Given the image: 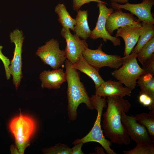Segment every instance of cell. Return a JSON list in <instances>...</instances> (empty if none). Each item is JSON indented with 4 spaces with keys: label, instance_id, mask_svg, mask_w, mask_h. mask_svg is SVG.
Instances as JSON below:
<instances>
[{
    "label": "cell",
    "instance_id": "1",
    "mask_svg": "<svg viewBox=\"0 0 154 154\" xmlns=\"http://www.w3.org/2000/svg\"><path fill=\"white\" fill-rule=\"evenodd\" d=\"M107 108L102 116V125L105 137L112 143L119 145H128L130 139L121 119L122 112L127 113L131 105L123 97H107Z\"/></svg>",
    "mask_w": 154,
    "mask_h": 154
},
{
    "label": "cell",
    "instance_id": "2",
    "mask_svg": "<svg viewBox=\"0 0 154 154\" xmlns=\"http://www.w3.org/2000/svg\"><path fill=\"white\" fill-rule=\"evenodd\" d=\"M66 81L67 83V111L69 119L74 121L77 118V110L81 103H84L87 109H94L90 98L84 85L80 81V73L72 66V63L66 59L65 62Z\"/></svg>",
    "mask_w": 154,
    "mask_h": 154
},
{
    "label": "cell",
    "instance_id": "3",
    "mask_svg": "<svg viewBox=\"0 0 154 154\" xmlns=\"http://www.w3.org/2000/svg\"><path fill=\"white\" fill-rule=\"evenodd\" d=\"M94 108L97 111V116L94 125L89 133L81 139L75 140L72 143L74 145L79 143L83 144L95 142L100 144L108 154H116L111 148L112 143L107 139L104 135L101 128V120L103 109L107 106L106 97L96 95H92L90 98Z\"/></svg>",
    "mask_w": 154,
    "mask_h": 154
},
{
    "label": "cell",
    "instance_id": "4",
    "mask_svg": "<svg viewBox=\"0 0 154 154\" xmlns=\"http://www.w3.org/2000/svg\"><path fill=\"white\" fill-rule=\"evenodd\" d=\"M36 127V123L33 118L21 113L10 121L9 128L21 154H24L25 149L30 145V139L35 133Z\"/></svg>",
    "mask_w": 154,
    "mask_h": 154
},
{
    "label": "cell",
    "instance_id": "5",
    "mask_svg": "<svg viewBox=\"0 0 154 154\" xmlns=\"http://www.w3.org/2000/svg\"><path fill=\"white\" fill-rule=\"evenodd\" d=\"M137 54L131 52L122 58L120 67L113 71L111 75L132 91L135 88L138 79L145 72L139 64Z\"/></svg>",
    "mask_w": 154,
    "mask_h": 154
},
{
    "label": "cell",
    "instance_id": "6",
    "mask_svg": "<svg viewBox=\"0 0 154 154\" xmlns=\"http://www.w3.org/2000/svg\"><path fill=\"white\" fill-rule=\"evenodd\" d=\"M22 31L18 29L11 32L10 39L11 43L15 44L13 57L10 61L9 72L12 76L13 84L17 90L20 86L23 78L22 72V48L24 39Z\"/></svg>",
    "mask_w": 154,
    "mask_h": 154
},
{
    "label": "cell",
    "instance_id": "7",
    "mask_svg": "<svg viewBox=\"0 0 154 154\" xmlns=\"http://www.w3.org/2000/svg\"><path fill=\"white\" fill-rule=\"evenodd\" d=\"M35 53L44 64L53 69L60 68L66 59L64 50L60 49L58 42L53 38L39 47Z\"/></svg>",
    "mask_w": 154,
    "mask_h": 154
},
{
    "label": "cell",
    "instance_id": "8",
    "mask_svg": "<svg viewBox=\"0 0 154 154\" xmlns=\"http://www.w3.org/2000/svg\"><path fill=\"white\" fill-rule=\"evenodd\" d=\"M101 44L96 49L87 47L82 52V55L85 59L90 64L99 70L105 67L116 69L121 65L122 58L117 55L108 54L102 50Z\"/></svg>",
    "mask_w": 154,
    "mask_h": 154
},
{
    "label": "cell",
    "instance_id": "9",
    "mask_svg": "<svg viewBox=\"0 0 154 154\" xmlns=\"http://www.w3.org/2000/svg\"><path fill=\"white\" fill-rule=\"evenodd\" d=\"M107 3H98L97 7L99 10V15L96 25L92 31H91L90 38L93 40L102 38L105 42L110 41L115 46L121 45L119 38L112 36L107 31L106 24L107 20L109 15L114 11V9L108 8L106 5Z\"/></svg>",
    "mask_w": 154,
    "mask_h": 154
},
{
    "label": "cell",
    "instance_id": "10",
    "mask_svg": "<svg viewBox=\"0 0 154 154\" xmlns=\"http://www.w3.org/2000/svg\"><path fill=\"white\" fill-rule=\"evenodd\" d=\"M126 113L122 112L121 121L130 139L135 142L136 144L154 143V139L152 138L146 128L137 122L134 116H129Z\"/></svg>",
    "mask_w": 154,
    "mask_h": 154
},
{
    "label": "cell",
    "instance_id": "11",
    "mask_svg": "<svg viewBox=\"0 0 154 154\" xmlns=\"http://www.w3.org/2000/svg\"><path fill=\"white\" fill-rule=\"evenodd\" d=\"M111 5L114 9H123L129 11L136 16L140 21L154 24V19L151 12V9L154 5V0H143L141 3L135 4L128 2L120 4L111 2Z\"/></svg>",
    "mask_w": 154,
    "mask_h": 154
},
{
    "label": "cell",
    "instance_id": "12",
    "mask_svg": "<svg viewBox=\"0 0 154 154\" xmlns=\"http://www.w3.org/2000/svg\"><path fill=\"white\" fill-rule=\"evenodd\" d=\"M61 34L65 38L66 45L64 50L66 59L72 64L75 63L83 51L88 46L86 40L71 33L70 29L62 28Z\"/></svg>",
    "mask_w": 154,
    "mask_h": 154
},
{
    "label": "cell",
    "instance_id": "13",
    "mask_svg": "<svg viewBox=\"0 0 154 154\" xmlns=\"http://www.w3.org/2000/svg\"><path fill=\"white\" fill-rule=\"evenodd\" d=\"M115 10L108 17L106 24V31L111 35L115 30L126 26L141 27V23L131 13L124 12L121 9Z\"/></svg>",
    "mask_w": 154,
    "mask_h": 154
},
{
    "label": "cell",
    "instance_id": "14",
    "mask_svg": "<svg viewBox=\"0 0 154 154\" xmlns=\"http://www.w3.org/2000/svg\"><path fill=\"white\" fill-rule=\"evenodd\" d=\"M95 88L96 95L105 97L130 96L132 92L128 88L123 86L119 81L111 80L104 81Z\"/></svg>",
    "mask_w": 154,
    "mask_h": 154
},
{
    "label": "cell",
    "instance_id": "15",
    "mask_svg": "<svg viewBox=\"0 0 154 154\" xmlns=\"http://www.w3.org/2000/svg\"><path fill=\"white\" fill-rule=\"evenodd\" d=\"M142 28L134 25H127L117 30L115 37H120L123 40L125 48L124 56L130 54L136 44L142 32Z\"/></svg>",
    "mask_w": 154,
    "mask_h": 154
},
{
    "label": "cell",
    "instance_id": "16",
    "mask_svg": "<svg viewBox=\"0 0 154 154\" xmlns=\"http://www.w3.org/2000/svg\"><path fill=\"white\" fill-rule=\"evenodd\" d=\"M39 78L43 88L58 89L66 81L65 73L62 69L60 68L52 70H44L40 74Z\"/></svg>",
    "mask_w": 154,
    "mask_h": 154
},
{
    "label": "cell",
    "instance_id": "17",
    "mask_svg": "<svg viewBox=\"0 0 154 154\" xmlns=\"http://www.w3.org/2000/svg\"><path fill=\"white\" fill-rule=\"evenodd\" d=\"M72 66L90 77L94 82L95 88L105 81L99 74V70L89 64L83 58L82 54L76 62L72 64Z\"/></svg>",
    "mask_w": 154,
    "mask_h": 154
},
{
    "label": "cell",
    "instance_id": "18",
    "mask_svg": "<svg viewBox=\"0 0 154 154\" xmlns=\"http://www.w3.org/2000/svg\"><path fill=\"white\" fill-rule=\"evenodd\" d=\"M77 12L73 31L80 38L86 40L90 37L91 32L88 21V11L79 9Z\"/></svg>",
    "mask_w": 154,
    "mask_h": 154
},
{
    "label": "cell",
    "instance_id": "19",
    "mask_svg": "<svg viewBox=\"0 0 154 154\" xmlns=\"http://www.w3.org/2000/svg\"><path fill=\"white\" fill-rule=\"evenodd\" d=\"M54 11L58 15V20L62 28L73 31L76 24L75 20L71 16L65 5L62 3H58L55 7Z\"/></svg>",
    "mask_w": 154,
    "mask_h": 154
},
{
    "label": "cell",
    "instance_id": "20",
    "mask_svg": "<svg viewBox=\"0 0 154 154\" xmlns=\"http://www.w3.org/2000/svg\"><path fill=\"white\" fill-rule=\"evenodd\" d=\"M141 23L142 31L131 52L137 54L143 47L154 37V24L142 22Z\"/></svg>",
    "mask_w": 154,
    "mask_h": 154
},
{
    "label": "cell",
    "instance_id": "21",
    "mask_svg": "<svg viewBox=\"0 0 154 154\" xmlns=\"http://www.w3.org/2000/svg\"><path fill=\"white\" fill-rule=\"evenodd\" d=\"M137 84L141 90L140 92L145 93L154 99V78L150 74L144 73L138 79Z\"/></svg>",
    "mask_w": 154,
    "mask_h": 154
},
{
    "label": "cell",
    "instance_id": "22",
    "mask_svg": "<svg viewBox=\"0 0 154 154\" xmlns=\"http://www.w3.org/2000/svg\"><path fill=\"white\" fill-rule=\"evenodd\" d=\"M134 117L137 121L146 128L154 139V110H151L148 113H143L136 114Z\"/></svg>",
    "mask_w": 154,
    "mask_h": 154
},
{
    "label": "cell",
    "instance_id": "23",
    "mask_svg": "<svg viewBox=\"0 0 154 154\" xmlns=\"http://www.w3.org/2000/svg\"><path fill=\"white\" fill-rule=\"evenodd\" d=\"M154 37L149 41L137 53V58L143 65L154 55Z\"/></svg>",
    "mask_w": 154,
    "mask_h": 154
},
{
    "label": "cell",
    "instance_id": "24",
    "mask_svg": "<svg viewBox=\"0 0 154 154\" xmlns=\"http://www.w3.org/2000/svg\"><path fill=\"white\" fill-rule=\"evenodd\" d=\"M154 143L137 144L133 149L123 152L124 154H154Z\"/></svg>",
    "mask_w": 154,
    "mask_h": 154
},
{
    "label": "cell",
    "instance_id": "25",
    "mask_svg": "<svg viewBox=\"0 0 154 154\" xmlns=\"http://www.w3.org/2000/svg\"><path fill=\"white\" fill-rule=\"evenodd\" d=\"M71 148L66 145L59 143L54 146L42 150L46 154H71Z\"/></svg>",
    "mask_w": 154,
    "mask_h": 154
},
{
    "label": "cell",
    "instance_id": "26",
    "mask_svg": "<svg viewBox=\"0 0 154 154\" xmlns=\"http://www.w3.org/2000/svg\"><path fill=\"white\" fill-rule=\"evenodd\" d=\"M138 100L140 104L149 110H154V99L149 95L140 92Z\"/></svg>",
    "mask_w": 154,
    "mask_h": 154
},
{
    "label": "cell",
    "instance_id": "27",
    "mask_svg": "<svg viewBox=\"0 0 154 154\" xmlns=\"http://www.w3.org/2000/svg\"><path fill=\"white\" fill-rule=\"evenodd\" d=\"M145 74H150L154 75V55L142 65Z\"/></svg>",
    "mask_w": 154,
    "mask_h": 154
},
{
    "label": "cell",
    "instance_id": "28",
    "mask_svg": "<svg viewBox=\"0 0 154 154\" xmlns=\"http://www.w3.org/2000/svg\"><path fill=\"white\" fill-rule=\"evenodd\" d=\"M91 2L107 3L101 0H72L73 9L74 10L77 11L83 5Z\"/></svg>",
    "mask_w": 154,
    "mask_h": 154
},
{
    "label": "cell",
    "instance_id": "29",
    "mask_svg": "<svg viewBox=\"0 0 154 154\" xmlns=\"http://www.w3.org/2000/svg\"><path fill=\"white\" fill-rule=\"evenodd\" d=\"M3 47V46L0 45V59L3 63L4 68L7 69L9 67L10 63V61L9 58L3 54L2 50Z\"/></svg>",
    "mask_w": 154,
    "mask_h": 154
},
{
    "label": "cell",
    "instance_id": "30",
    "mask_svg": "<svg viewBox=\"0 0 154 154\" xmlns=\"http://www.w3.org/2000/svg\"><path fill=\"white\" fill-rule=\"evenodd\" d=\"M83 144V143L80 142L74 145V146L71 148V154H84L82 150Z\"/></svg>",
    "mask_w": 154,
    "mask_h": 154
},
{
    "label": "cell",
    "instance_id": "31",
    "mask_svg": "<svg viewBox=\"0 0 154 154\" xmlns=\"http://www.w3.org/2000/svg\"><path fill=\"white\" fill-rule=\"evenodd\" d=\"M10 150L11 154H21L20 152L16 145H11L10 146Z\"/></svg>",
    "mask_w": 154,
    "mask_h": 154
},
{
    "label": "cell",
    "instance_id": "32",
    "mask_svg": "<svg viewBox=\"0 0 154 154\" xmlns=\"http://www.w3.org/2000/svg\"><path fill=\"white\" fill-rule=\"evenodd\" d=\"M111 2H115L120 4H125L128 2V0H109Z\"/></svg>",
    "mask_w": 154,
    "mask_h": 154
}]
</instances>
